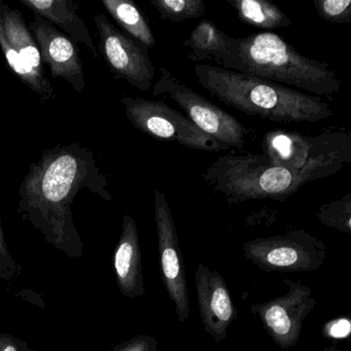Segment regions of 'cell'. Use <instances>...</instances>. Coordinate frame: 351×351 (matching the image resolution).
Wrapping results in <instances>:
<instances>
[{"label": "cell", "instance_id": "obj_1", "mask_svg": "<svg viewBox=\"0 0 351 351\" xmlns=\"http://www.w3.org/2000/svg\"><path fill=\"white\" fill-rule=\"evenodd\" d=\"M112 201L106 176L92 149L79 143L47 149L30 165L18 190V213L69 258L84 256V242L73 221L71 205L81 191Z\"/></svg>", "mask_w": 351, "mask_h": 351}, {"label": "cell", "instance_id": "obj_2", "mask_svg": "<svg viewBox=\"0 0 351 351\" xmlns=\"http://www.w3.org/2000/svg\"><path fill=\"white\" fill-rule=\"evenodd\" d=\"M201 87L221 104L250 117L272 122L317 123L332 116L330 104L317 96L274 82L215 65L197 64Z\"/></svg>", "mask_w": 351, "mask_h": 351}, {"label": "cell", "instance_id": "obj_3", "mask_svg": "<svg viewBox=\"0 0 351 351\" xmlns=\"http://www.w3.org/2000/svg\"><path fill=\"white\" fill-rule=\"evenodd\" d=\"M221 69L291 86L313 96L340 91L341 82L330 65L300 54L274 32H262L246 38H229Z\"/></svg>", "mask_w": 351, "mask_h": 351}, {"label": "cell", "instance_id": "obj_4", "mask_svg": "<svg viewBox=\"0 0 351 351\" xmlns=\"http://www.w3.org/2000/svg\"><path fill=\"white\" fill-rule=\"evenodd\" d=\"M262 149L271 165L307 172L316 180L334 176L351 162V136L344 131L306 136L277 129L265 134Z\"/></svg>", "mask_w": 351, "mask_h": 351}, {"label": "cell", "instance_id": "obj_5", "mask_svg": "<svg viewBox=\"0 0 351 351\" xmlns=\"http://www.w3.org/2000/svg\"><path fill=\"white\" fill-rule=\"evenodd\" d=\"M121 104L132 126L152 138L213 153L230 149L227 145L203 132L186 114L174 110L163 100L123 95Z\"/></svg>", "mask_w": 351, "mask_h": 351}, {"label": "cell", "instance_id": "obj_6", "mask_svg": "<svg viewBox=\"0 0 351 351\" xmlns=\"http://www.w3.org/2000/svg\"><path fill=\"white\" fill-rule=\"evenodd\" d=\"M155 97L170 99L178 104L189 120L215 141L242 151L247 129L239 120L178 81L171 73L160 67V77L153 86Z\"/></svg>", "mask_w": 351, "mask_h": 351}, {"label": "cell", "instance_id": "obj_7", "mask_svg": "<svg viewBox=\"0 0 351 351\" xmlns=\"http://www.w3.org/2000/svg\"><path fill=\"white\" fill-rule=\"evenodd\" d=\"M244 256L266 272H311L326 263L324 241L304 230L256 238L242 245Z\"/></svg>", "mask_w": 351, "mask_h": 351}, {"label": "cell", "instance_id": "obj_8", "mask_svg": "<svg viewBox=\"0 0 351 351\" xmlns=\"http://www.w3.org/2000/svg\"><path fill=\"white\" fill-rule=\"evenodd\" d=\"M0 48L10 69L43 104L55 99L54 88L45 73L40 49L21 12L0 0Z\"/></svg>", "mask_w": 351, "mask_h": 351}, {"label": "cell", "instance_id": "obj_9", "mask_svg": "<svg viewBox=\"0 0 351 351\" xmlns=\"http://www.w3.org/2000/svg\"><path fill=\"white\" fill-rule=\"evenodd\" d=\"M99 36V51L112 77L124 80L141 91L153 87L156 71L149 48L121 32L104 14L94 17Z\"/></svg>", "mask_w": 351, "mask_h": 351}, {"label": "cell", "instance_id": "obj_10", "mask_svg": "<svg viewBox=\"0 0 351 351\" xmlns=\"http://www.w3.org/2000/svg\"><path fill=\"white\" fill-rule=\"evenodd\" d=\"M289 291L280 297L252 306L267 334L281 349L291 348L299 341L305 322L317 301L313 291L302 282L283 279Z\"/></svg>", "mask_w": 351, "mask_h": 351}, {"label": "cell", "instance_id": "obj_11", "mask_svg": "<svg viewBox=\"0 0 351 351\" xmlns=\"http://www.w3.org/2000/svg\"><path fill=\"white\" fill-rule=\"evenodd\" d=\"M154 210L157 228L162 282L170 300L176 306L178 320L184 322L190 317V299L186 267L171 207L167 202L165 194L158 189L155 190Z\"/></svg>", "mask_w": 351, "mask_h": 351}, {"label": "cell", "instance_id": "obj_12", "mask_svg": "<svg viewBox=\"0 0 351 351\" xmlns=\"http://www.w3.org/2000/svg\"><path fill=\"white\" fill-rule=\"evenodd\" d=\"M28 27L40 49L43 63L50 69L51 77L64 80L77 93H83L86 89L85 73L75 42L36 14Z\"/></svg>", "mask_w": 351, "mask_h": 351}, {"label": "cell", "instance_id": "obj_13", "mask_svg": "<svg viewBox=\"0 0 351 351\" xmlns=\"http://www.w3.org/2000/svg\"><path fill=\"white\" fill-rule=\"evenodd\" d=\"M195 285L204 332L215 342H221L227 338L230 326L237 318V309L232 302L227 283L221 273L200 263L195 272Z\"/></svg>", "mask_w": 351, "mask_h": 351}, {"label": "cell", "instance_id": "obj_14", "mask_svg": "<svg viewBox=\"0 0 351 351\" xmlns=\"http://www.w3.org/2000/svg\"><path fill=\"white\" fill-rule=\"evenodd\" d=\"M114 268L117 285L124 297L134 299L145 295L138 230L136 221L129 215L123 217L122 233L114 250Z\"/></svg>", "mask_w": 351, "mask_h": 351}, {"label": "cell", "instance_id": "obj_15", "mask_svg": "<svg viewBox=\"0 0 351 351\" xmlns=\"http://www.w3.org/2000/svg\"><path fill=\"white\" fill-rule=\"evenodd\" d=\"M20 3L50 22L56 28L64 30L73 42L82 43L95 58L100 55L90 36L85 22L77 15V9L71 0H20Z\"/></svg>", "mask_w": 351, "mask_h": 351}, {"label": "cell", "instance_id": "obj_16", "mask_svg": "<svg viewBox=\"0 0 351 351\" xmlns=\"http://www.w3.org/2000/svg\"><path fill=\"white\" fill-rule=\"evenodd\" d=\"M229 38L213 22L203 20L184 40V47L190 60L213 61L215 66L221 67L227 54Z\"/></svg>", "mask_w": 351, "mask_h": 351}, {"label": "cell", "instance_id": "obj_17", "mask_svg": "<svg viewBox=\"0 0 351 351\" xmlns=\"http://www.w3.org/2000/svg\"><path fill=\"white\" fill-rule=\"evenodd\" d=\"M232 9L240 21L252 27L263 30L289 27L293 21L280 8L268 0H229Z\"/></svg>", "mask_w": 351, "mask_h": 351}, {"label": "cell", "instance_id": "obj_18", "mask_svg": "<svg viewBox=\"0 0 351 351\" xmlns=\"http://www.w3.org/2000/svg\"><path fill=\"white\" fill-rule=\"evenodd\" d=\"M110 17L129 36L138 40L149 49L156 46V38L145 16L136 3L131 0H102Z\"/></svg>", "mask_w": 351, "mask_h": 351}, {"label": "cell", "instance_id": "obj_19", "mask_svg": "<svg viewBox=\"0 0 351 351\" xmlns=\"http://www.w3.org/2000/svg\"><path fill=\"white\" fill-rule=\"evenodd\" d=\"M149 3L162 20L172 23L202 17L206 12V5L202 0H151Z\"/></svg>", "mask_w": 351, "mask_h": 351}, {"label": "cell", "instance_id": "obj_20", "mask_svg": "<svg viewBox=\"0 0 351 351\" xmlns=\"http://www.w3.org/2000/svg\"><path fill=\"white\" fill-rule=\"evenodd\" d=\"M315 217L328 227L351 234V194L328 204L322 205Z\"/></svg>", "mask_w": 351, "mask_h": 351}, {"label": "cell", "instance_id": "obj_21", "mask_svg": "<svg viewBox=\"0 0 351 351\" xmlns=\"http://www.w3.org/2000/svg\"><path fill=\"white\" fill-rule=\"evenodd\" d=\"M318 16L334 24L351 22V0H313Z\"/></svg>", "mask_w": 351, "mask_h": 351}, {"label": "cell", "instance_id": "obj_22", "mask_svg": "<svg viewBox=\"0 0 351 351\" xmlns=\"http://www.w3.org/2000/svg\"><path fill=\"white\" fill-rule=\"evenodd\" d=\"M20 265L17 264L5 242V233L0 221V280H11L20 272Z\"/></svg>", "mask_w": 351, "mask_h": 351}, {"label": "cell", "instance_id": "obj_23", "mask_svg": "<svg viewBox=\"0 0 351 351\" xmlns=\"http://www.w3.org/2000/svg\"><path fill=\"white\" fill-rule=\"evenodd\" d=\"M158 341L149 335H137L114 346L110 351H157Z\"/></svg>", "mask_w": 351, "mask_h": 351}, {"label": "cell", "instance_id": "obj_24", "mask_svg": "<svg viewBox=\"0 0 351 351\" xmlns=\"http://www.w3.org/2000/svg\"><path fill=\"white\" fill-rule=\"evenodd\" d=\"M351 322L349 318L340 317L326 322L322 328L324 337L332 339L346 338L350 335Z\"/></svg>", "mask_w": 351, "mask_h": 351}, {"label": "cell", "instance_id": "obj_25", "mask_svg": "<svg viewBox=\"0 0 351 351\" xmlns=\"http://www.w3.org/2000/svg\"><path fill=\"white\" fill-rule=\"evenodd\" d=\"M0 351H40L30 348L27 342L13 335L0 332Z\"/></svg>", "mask_w": 351, "mask_h": 351}, {"label": "cell", "instance_id": "obj_26", "mask_svg": "<svg viewBox=\"0 0 351 351\" xmlns=\"http://www.w3.org/2000/svg\"><path fill=\"white\" fill-rule=\"evenodd\" d=\"M324 351H341L340 349L336 348V347L330 346V347H326V348H324Z\"/></svg>", "mask_w": 351, "mask_h": 351}]
</instances>
